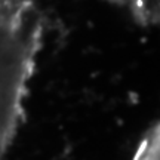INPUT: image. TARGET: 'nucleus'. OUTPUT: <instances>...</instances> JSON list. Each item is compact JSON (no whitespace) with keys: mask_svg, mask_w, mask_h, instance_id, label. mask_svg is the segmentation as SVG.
Returning <instances> with one entry per match:
<instances>
[{"mask_svg":"<svg viewBox=\"0 0 160 160\" xmlns=\"http://www.w3.org/2000/svg\"><path fill=\"white\" fill-rule=\"evenodd\" d=\"M133 160H160V128L159 123L150 126L139 141Z\"/></svg>","mask_w":160,"mask_h":160,"instance_id":"f257e3e1","label":"nucleus"}]
</instances>
